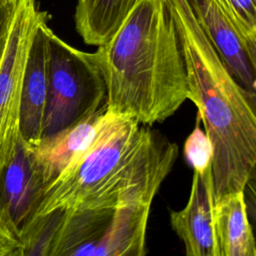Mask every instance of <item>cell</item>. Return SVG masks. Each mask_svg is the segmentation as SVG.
Here are the masks:
<instances>
[{
    "instance_id": "6da1fadb",
    "label": "cell",
    "mask_w": 256,
    "mask_h": 256,
    "mask_svg": "<svg viewBox=\"0 0 256 256\" xmlns=\"http://www.w3.org/2000/svg\"><path fill=\"white\" fill-rule=\"evenodd\" d=\"M92 54L112 113L152 126L188 99L184 56L168 0H139L110 41Z\"/></svg>"
},
{
    "instance_id": "7a4b0ae2",
    "label": "cell",
    "mask_w": 256,
    "mask_h": 256,
    "mask_svg": "<svg viewBox=\"0 0 256 256\" xmlns=\"http://www.w3.org/2000/svg\"><path fill=\"white\" fill-rule=\"evenodd\" d=\"M177 157L178 146L162 133L119 115L90 150L43 188L27 223L59 210L152 203Z\"/></svg>"
},
{
    "instance_id": "3957f363",
    "label": "cell",
    "mask_w": 256,
    "mask_h": 256,
    "mask_svg": "<svg viewBox=\"0 0 256 256\" xmlns=\"http://www.w3.org/2000/svg\"><path fill=\"white\" fill-rule=\"evenodd\" d=\"M184 56L188 99L212 147L214 203L243 190L256 167V94L229 72L187 0H168Z\"/></svg>"
},
{
    "instance_id": "277c9868",
    "label": "cell",
    "mask_w": 256,
    "mask_h": 256,
    "mask_svg": "<svg viewBox=\"0 0 256 256\" xmlns=\"http://www.w3.org/2000/svg\"><path fill=\"white\" fill-rule=\"evenodd\" d=\"M106 105V85L92 53L49 30V83L42 138L95 114Z\"/></svg>"
},
{
    "instance_id": "5b68a950",
    "label": "cell",
    "mask_w": 256,
    "mask_h": 256,
    "mask_svg": "<svg viewBox=\"0 0 256 256\" xmlns=\"http://www.w3.org/2000/svg\"><path fill=\"white\" fill-rule=\"evenodd\" d=\"M41 12L36 0H18L0 62V170L14 156L21 136L25 69Z\"/></svg>"
},
{
    "instance_id": "8992f818",
    "label": "cell",
    "mask_w": 256,
    "mask_h": 256,
    "mask_svg": "<svg viewBox=\"0 0 256 256\" xmlns=\"http://www.w3.org/2000/svg\"><path fill=\"white\" fill-rule=\"evenodd\" d=\"M118 116L105 105L87 119L28 145L44 187L90 150Z\"/></svg>"
},
{
    "instance_id": "52a82bcc",
    "label": "cell",
    "mask_w": 256,
    "mask_h": 256,
    "mask_svg": "<svg viewBox=\"0 0 256 256\" xmlns=\"http://www.w3.org/2000/svg\"><path fill=\"white\" fill-rule=\"evenodd\" d=\"M49 26L41 12L31 43L23 84L20 131L24 141L33 146L42 139L49 83Z\"/></svg>"
},
{
    "instance_id": "ba28073f",
    "label": "cell",
    "mask_w": 256,
    "mask_h": 256,
    "mask_svg": "<svg viewBox=\"0 0 256 256\" xmlns=\"http://www.w3.org/2000/svg\"><path fill=\"white\" fill-rule=\"evenodd\" d=\"M214 193L212 168L202 175L193 172L190 196L185 207L170 211L171 227L188 256H219L213 227Z\"/></svg>"
},
{
    "instance_id": "9c48e42d",
    "label": "cell",
    "mask_w": 256,
    "mask_h": 256,
    "mask_svg": "<svg viewBox=\"0 0 256 256\" xmlns=\"http://www.w3.org/2000/svg\"><path fill=\"white\" fill-rule=\"evenodd\" d=\"M199 25L232 76L256 94V80L243 40L217 0H187Z\"/></svg>"
},
{
    "instance_id": "30bf717a",
    "label": "cell",
    "mask_w": 256,
    "mask_h": 256,
    "mask_svg": "<svg viewBox=\"0 0 256 256\" xmlns=\"http://www.w3.org/2000/svg\"><path fill=\"white\" fill-rule=\"evenodd\" d=\"M43 188L30 148L20 136L14 156L0 170V203L20 231L36 209Z\"/></svg>"
},
{
    "instance_id": "8fae6325",
    "label": "cell",
    "mask_w": 256,
    "mask_h": 256,
    "mask_svg": "<svg viewBox=\"0 0 256 256\" xmlns=\"http://www.w3.org/2000/svg\"><path fill=\"white\" fill-rule=\"evenodd\" d=\"M219 256H256V240L243 190L220 196L213 206Z\"/></svg>"
},
{
    "instance_id": "7c38bea8",
    "label": "cell",
    "mask_w": 256,
    "mask_h": 256,
    "mask_svg": "<svg viewBox=\"0 0 256 256\" xmlns=\"http://www.w3.org/2000/svg\"><path fill=\"white\" fill-rule=\"evenodd\" d=\"M139 0H77L74 20L78 34L92 46H102L115 35Z\"/></svg>"
},
{
    "instance_id": "4fadbf2b",
    "label": "cell",
    "mask_w": 256,
    "mask_h": 256,
    "mask_svg": "<svg viewBox=\"0 0 256 256\" xmlns=\"http://www.w3.org/2000/svg\"><path fill=\"white\" fill-rule=\"evenodd\" d=\"M200 119L197 116L196 126L184 143V156L187 162L199 174L212 168L213 147L205 130L200 128Z\"/></svg>"
},
{
    "instance_id": "5bb4252c",
    "label": "cell",
    "mask_w": 256,
    "mask_h": 256,
    "mask_svg": "<svg viewBox=\"0 0 256 256\" xmlns=\"http://www.w3.org/2000/svg\"><path fill=\"white\" fill-rule=\"evenodd\" d=\"M241 38L256 30V0H217Z\"/></svg>"
},
{
    "instance_id": "9a60e30c",
    "label": "cell",
    "mask_w": 256,
    "mask_h": 256,
    "mask_svg": "<svg viewBox=\"0 0 256 256\" xmlns=\"http://www.w3.org/2000/svg\"><path fill=\"white\" fill-rule=\"evenodd\" d=\"M21 231L0 203V256H23Z\"/></svg>"
},
{
    "instance_id": "2e32d148",
    "label": "cell",
    "mask_w": 256,
    "mask_h": 256,
    "mask_svg": "<svg viewBox=\"0 0 256 256\" xmlns=\"http://www.w3.org/2000/svg\"><path fill=\"white\" fill-rule=\"evenodd\" d=\"M18 0H0V62L3 57Z\"/></svg>"
},
{
    "instance_id": "e0dca14e",
    "label": "cell",
    "mask_w": 256,
    "mask_h": 256,
    "mask_svg": "<svg viewBox=\"0 0 256 256\" xmlns=\"http://www.w3.org/2000/svg\"><path fill=\"white\" fill-rule=\"evenodd\" d=\"M243 193L249 219L256 229V167L250 172L245 182Z\"/></svg>"
},
{
    "instance_id": "ac0fdd59",
    "label": "cell",
    "mask_w": 256,
    "mask_h": 256,
    "mask_svg": "<svg viewBox=\"0 0 256 256\" xmlns=\"http://www.w3.org/2000/svg\"><path fill=\"white\" fill-rule=\"evenodd\" d=\"M256 80V30L242 38Z\"/></svg>"
}]
</instances>
